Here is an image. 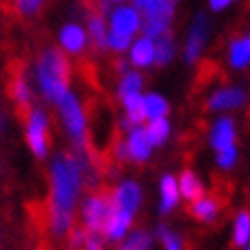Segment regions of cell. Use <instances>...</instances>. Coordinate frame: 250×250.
Instances as JSON below:
<instances>
[{"mask_svg":"<svg viewBox=\"0 0 250 250\" xmlns=\"http://www.w3.org/2000/svg\"><path fill=\"white\" fill-rule=\"evenodd\" d=\"M82 189V169L73 155H57L51 165V208L73 211Z\"/></svg>","mask_w":250,"mask_h":250,"instance_id":"6da1fadb","label":"cell"},{"mask_svg":"<svg viewBox=\"0 0 250 250\" xmlns=\"http://www.w3.org/2000/svg\"><path fill=\"white\" fill-rule=\"evenodd\" d=\"M37 78H39V85L43 94L47 96V100L59 104L67 94V85H69L67 57L59 49L45 51L39 57V63H37Z\"/></svg>","mask_w":250,"mask_h":250,"instance_id":"7a4b0ae2","label":"cell"},{"mask_svg":"<svg viewBox=\"0 0 250 250\" xmlns=\"http://www.w3.org/2000/svg\"><path fill=\"white\" fill-rule=\"evenodd\" d=\"M134 8L141 12V22L146 39H157L169 31V22L175 15V2L171 0H139Z\"/></svg>","mask_w":250,"mask_h":250,"instance_id":"3957f363","label":"cell"},{"mask_svg":"<svg viewBox=\"0 0 250 250\" xmlns=\"http://www.w3.org/2000/svg\"><path fill=\"white\" fill-rule=\"evenodd\" d=\"M110 209H112V195L98 193L85 199L82 214H83V224L87 234H96V236L104 234L108 218H110Z\"/></svg>","mask_w":250,"mask_h":250,"instance_id":"277c9868","label":"cell"},{"mask_svg":"<svg viewBox=\"0 0 250 250\" xmlns=\"http://www.w3.org/2000/svg\"><path fill=\"white\" fill-rule=\"evenodd\" d=\"M59 108H61V116H63L67 132L71 134V139L76 141L78 148H83V143H85V116L82 112L78 98L67 92L63 96V100L59 102Z\"/></svg>","mask_w":250,"mask_h":250,"instance_id":"5b68a950","label":"cell"},{"mask_svg":"<svg viewBox=\"0 0 250 250\" xmlns=\"http://www.w3.org/2000/svg\"><path fill=\"white\" fill-rule=\"evenodd\" d=\"M27 143L37 157L49 153V118L43 110H33L27 118Z\"/></svg>","mask_w":250,"mask_h":250,"instance_id":"8992f818","label":"cell"},{"mask_svg":"<svg viewBox=\"0 0 250 250\" xmlns=\"http://www.w3.org/2000/svg\"><path fill=\"white\" fill-rule=\"evenodd\" d=\"M208 35H209V24L204 12L193 19V24L187 35V45H185V61L187 63H195L197 57L202 55V49L208 43Z\"/></svg>","mask_w":250,"mask_h":250,"instance_id":"52a82bcc","label":"cell"},{"mask_svg":"<svg viewBox=\"0 0 250 250\" xmlns=\"http://www.w3.org/2000/svg\"><path fill=\"white\" fill-rule=\"evenodd\" d=\"M112 31L118 37H124V39H132V35L141 29V12L134 6H120L112 12Z\"/></svg>","mask_w":250,"mask_h":250,"instance_id":"ba28073f","label":"cell"},{"mask_svg":"<svg viewBox=\"0 0 250 250\" xmlns=\"http://www.w3.org/2000/svg\"><path fill=\"white\" fill-rule=\"evenodd\" d=\"M246 104V92L242 87H222V90L214 92L208 100V108L214 112H224V110H234Z\"/></svg>","mask_w":250,"mask_h":250,"instance_id":"9c48e42d","label":"cell"},{"mask_svg":"<svg viewBox=\"0 0 250 250\" xmlns=\"http://www.w3.org/2000/svg\"><path fill=\"white\" fill-rule=\"evenodd\" d=\"M112 202H114V206L118 209L134 216V211L139 209V206L143 202V191L134 181H124L122 185H118V189L112 193Z\"/></svg>","mask_w":250,"mask_h":250,"instance_id":"30bf717a","label":"cell"},{"mask_svg":"<svg viewBox=\"0 0 250 250\" xmlns=\"http://www.w3.org/2000/svg\"><path fill=\"white\" fill-rule=\"evenodd\" d=\"M236 124L232 118L222 116L209 130V145L216 148V153L226 151L230 146H236Z\"/></svg>","mask_w":250,"mask_h":250,"instance_id":"8fae6325","label":"cell"},{"mask_svg":"<svg viewBox=\"0 0 250 250\" xmlns=\"http://www.w3.org/2000/svg\"><path fill=\"white\" fill-rule=\"evenodd\" d=\"M8 92H10V98L15 100L19 114L29 118L31 112H33V110H31V100H33V96H31V87H29L27 80H24L22 71H19V73H15V76H12Z\"/></svg>","mask_w":250,"mask_h":250,"instance_id":"7c38bea8","label":"cell"},{"mask_svg":"<svg viewBox=\"0 0 250 250\" xmlns=\"http://www.w3.org/2000/svg\"><path fill=\"white\" fill-rule=\"evenodd\" d=\"M130 224H132V216L126 214V211H122L114 206V202H112V209H110V218H108V224H106V238L108 240H120L124 234L128 232L130 228Z\"/></svg>","mask_w":250,"mask_h":250,"instance_id":"4fadbf2b","label":"cell"},{"mask_svg":"<svg viewBox=\"0 0 250 250\" xmlns=\"http://www.w3.org/2000/svg\"><path fill=\"white\" fill-rule=\"evenodd\" d=\"M128 155L132 161H136V163H145V161L151 157V143H148L146 139V132L145 128H132L130 134H128Z\"/></svg>","mask_w":250,"mask_h":250,"instance_id":"5bb4252c","label":"cell"},{"mask_svg":"<svg viewBox=\"0 0 250 250\" xmlns=\"http://www.w3.org/2000/svg\"><path fill=\"white\" fill-rule=\"evenodd\" d=\"M177 185H179V195H183L187 202H197V199L204 197V183L199 181V177L193 173V171H183L181 177L177 179Z\"/></svg>","mask_w":250,"mask_h":250,"instance_id":"9a60e30c","label":"cell"},{"mask_svg":"<svg viewBox=\"0 0 250 250\" xmlns=\"http://www.w3.org/2000/svg\"><path fill=\"white\" fill-rule=\"evenodd\" d=\"M61 45H63L69 53H82V49L85 47V33L80 24H65L63 29H61Z\"/></svg>","mask_w":250,"mask_h":250,"instance_id":"2e32d148","label":"cell"},{"mask_svg":"<svg viewBox=\"0 0 250 250\" xmlns=\"http://www.w3.org/2000/svg\"><path fill=\"white\" fill-rule=\"evenodd\" d=\"M179 202V185L173 175H165L161 179V214H169V211L177 206Z\"/></svg>","mask_w":250,"mask_h":250,"instance_id":"e0dca14e","label":"cell"},{"mask_svg":"<svg viewBox=\"0 0 250 250\" xmlns=\"http://www.w3.org/2000/svg\"><path fill=\"white\" fill-rule=\"evenodd\" d=\"M230 65L234 69H244L250 65V39L238 37L230 43Z\"/></svg>","mask_w":250,"mask_h":250,"instance_id":"ac0fdd59","label":"cell"},{"mask_svg":"<svg viewBox=\"0 0 250 250\" xmlns=\"http://www.w3.org/2000/svg\"><path fill=\"white\" fill-rule=\"evenodd\" d=\"M130 59L136 67H148L155 63V45L151 39H139L132 45V51H130Z\"/></svg>","mask_w":250,"mask_h":250,"instance_id":"d6986e66","label":"cell"},{"mask_svg":"<svg viewBox=\"0 0 250 250\" xmlns=\"http://www.w3.org/2000/svg\"><path fill=\"white\" fill-rule=\"evenodd\" d=\"M153 45H155V63L167 65L175 55V41H173L171 33L167 31L163 35H159L157 39H153Z\"/></svg>","mask_w":250,"mask_h":250,"instance_id":"ffe728a7","label":"cell"},{"mask_svg":"<svg viewBox=\"0 0 250 250\" xmlns=\"http://www.w3.org/2000/svg\"><path fill=\"white\" fill-rule=\"evenodd\" d=\"M145 132H146V139H148V143H151V146H161L169 139V132H171L169 120L167 118L151 120L148 122V126L145 128Z\"/></svg>","mask_w":250,"mask_h":250,"instance_id":"44dd1931","label":"cell"},{"mask_svg":"<svg viewBox=\"0 0 250 250\" xmlns=\"http://www.w3.org/2000/svg\"><path fill=\"white\" fill-rule=\"evenodd\" d=\"M122 102H124V108H126V120L130 124H141L146 118V114H145V96L132 94V96L122 98Z\"/></svg>","mask_w":250,"mask_h":250,"instance_id":"7402d4cb","label":"cell"},{"mask_svg":"<svg viewBox=\"0 0 250 250\" xmlns=\"http://www.w3.org/2000/svg\"><path fill=\"white\" fill-rule=\"evenodd\" d=\"M218 211H220V206L214 197H202L191 206V214L202 222H214L218 218Z\"/></svg>","mask_w":250,"mask_h":250,"instance_id":"603a6c76","label":"cell"},{"mask_svg":"<svg viewBox=\"0 0 250 250\" xmlns=\"http://www.w3.org/2000/svg\"><path fill=\"white\" fill-rule=\"evenodd\" d=\"M73 224V211H61V209H53L49 208V226L55 236H63L71 230Z\"/></svg>","mask_w":250,"mask_h":250,"instance_id":"cb8c5ba5","label":"cell"},{"mask_svg":"<svg viewBox=\"0 0 250 250\" xmlns=\"http://www.w3.org/2000/svg\"><path fill=\"white\" fill-rule=\"evenodd\" d=\"M169 112V104L163 96L159 94H148L145 96V114L146 118L151 120H159V118H165Z\"/></svg>","mask_w":250,"mask_h":250,"instance_id":"d4e9b609","label":"cell"},{"mask_svg":"<svg viewBox=\"0 0 250 250\" xmlns=\"http://www.w3.org/2000/svg\"><path fill=\"white\" fill-rule=\"evenodd\" d=\"M87 29H90V37H92L96 49H100V51H102V49L108 47V33H106V24H104L102 15H92Z\"/></svg>","mask_w":250,"mask_h":250,"instance_id":"484cf974","label":"cell"},{"mask_svg":"<svg viewBox=\"0 0 250 250\" xmlns=\"http://www.w3.org/2000/svg\"><path fill=\"white\" fill-rule=\"evenodd\" d=\"M234 244L236 246L250 244V214L248 211H240L234 220Z\"/></svg>","mask_w":250,"mask_h":250,"instance_id":"4316f807","label":"cell"},{"mask_svg":"<svg viewBox=\"0 0 250 250\" xmlns=\"http://www.w3.org/2000/svg\"><path fill=\"white\" fill-rule=\"evenodd\" d=\"M141 87H143V76L136 71H128L124 80L120 82V98H126V96H132V94H141Z\"/></svg>","mask_w":250,"mask_h":250,"instance_id":"83f0119b","label":"cell"},{"mask_svg":"<svg viewBox=\"0 0 250 250\" xmlns=\"http://www.w3.org/2000/svg\"><path fill=\"white\" fill-rule=\"evenodd\" d=\"M151 246H153L151 236L143 230H136L130 234V238L124 242V246L120 250H151Z\"/></svg>","mask_w":250,"mask_h":250,"instance_id":"f1b7e54d","label":"cell"},{"mask_svg":"<svg viewBox=\"0 0 250 250\" xmlns=\"http://www.w3.org/2000/svg\"><path fill=\"white\" fill-rule=\"evenodd\" d=\"M157 234H159L161 242H163L165 250H183L181 238H179L177 234H173L171 230H167L165 226H159V228H157Z\"/></svg>","mask_w":250,"mask_h":250,"instance_id":"f546056e","label":"cell"},{"mask_svg":"<svg viewBox=\"0 0 250 250\" xmlns=\"http://www.w3.org/2000/svg\"><path fill=\"white\" fill-rule=\"evenodd\" d=\"M236 161H238V148L236 146H230L226 151L216 153V163L220 169H232L236 165Z\"/></svg>","mask_w":250,"mask_h":250,"instance_id":"4dcf8cb0","label":"cell"},{"mask_svg":"<svg viewBox=\"0 0 250 250\" xmlns=\"http://www.w3.org/2000/svg\"><path fill=\"white\" fill-rule=\"evenodd\" d=\"M85 244V232L82 228H73L69 234V248L71 250H82Z\"/></svg>","mask_w":250,"mask_h":250,"instance_id":"1f68e13d","label":"cell"},{"mask_svg":"<svg viewBox=\"0 0 250 250\" xmlns=\"http://www.w3.org/2000/svg\"><path fill=\"white\" fill-rule=\"evenodd\" d=\"M41 6H43L41 2H33V0H22V2L15 4L19 15H35V12H39Z\"/></svg>","mask_w":250,"mask_h":250,"instance_id":"d6a6232c","label":"cell"},{"mask_svg":"<svg viewBox=\"0 0 250 250\" xmlns=\"http://www.w3.org/2000/svg\"><path fill=\"white\" fill-rule=\"evenodd\" d=\"M108 45L114 49V51H124V49H128L130 39H124V37H118L114 33H110L108 35Z\"/></svg>","mask_w":250,"mask_h":250,"instance_id":"836d02e7","label":"cell"},{"mask_svg":"<svg viewBox=\"0 0 250 250\" xmlns=\"http://www.w3.org/2000/svg\"><path fill=\"white\" fill-rule=\"evenodd\" d=\"M83 250H102V240L96 234H85V244Z\"/></svg>","mask_w":250,"mask_h":250,"instance_id":"e575fe53","label":"cell"},{"mask_svg":"<svg viewBox=\"0 0 250 250\" xmlns=\"http://www.w3.org/2000/svg\"><path fill=\"white\" fill-rule=\"evenodd\" d=\"M116 159L118 161H128L130 159V155H128V146H126V143H118V146H116Z\"/></svg>","mask_w":250,"mask_h":250,"instance_id":"d590c367","label":"cell"},{"mask_svg":"<svg viewBox=\"0 0 250 250\" xmlns=\"http://www.w3.org/2000/svg\"><path fill=\"white\" fill-rule=\"evenodd\" d=\"M228 6H230V0H211V2H209V8L214 12H220V10L228 8Z\"/></svg>","mask_w":250,"mask_h":250,"instance_id":"8d00e7d4","label":"cell"},{"mask_svg":"<svg viewBox=\"0 0 250 250\" xmlns=\"http://www.w3.org/2000/svg\"><path fill=\"white\" fill-rule=\"evenodd\" d=\"M6 175H8V165H6V159H4L2 155H0V183H4Z\"/></svg>","mask_w":250,"mask_h":250,"instance_id":"74e56055","label":"cell"},{"mask_svg":"<svg viewBox=\"0 0 250 250\" xmlns=\"http://www.w3.org/2000/svg\"><path fill=\"white\" fill-rule=\"evenodd\" d=\"M4 130H6V112L2 110V106H0V134Z\"/></svg>","mask_w":250,"mask_h":250,"instance_id":"f35d334b","label":"cell"},{"mask_svg":"<svg viewBox=\"0 0 250 250\" xmlns=\"http://www.w3.org/2000/svg\"><path fill=\"white\" fill-rule=\"evenodd\" d=\"M116 69L122 71V73H124V71L128 73V63H126V61H122V59H118V61H116Z\"/></svg>","mask_w":250,"mask_h":250,"instance_id":"ab89813d","label":"cell"},{"mask_svg":"<svg viewBox=\"0 0 250 250\" xmlns=\"http://www.w3.org/2000/svg\"><path fill=\"white\" fill-rule=\"evenodd\" d=\"M2 236H4V234H2V228H0V240H2Z\"/></svg>","mask_w":250,"mask_h":250,"instance_id":"60d3db41","label":"cell"},{"mask_svg":"<svg viewBox=\"0 0 250 250\" xmlns=\"http://www.w3.org/2000/svg\"><path fill=\"white\" fill-rule=\"evenodd\" d=\"M246 250H250V244H248V246H246Z\"/></svg>","mask_w":250,"mask_h":250,"instance_id":"b9f144b4","label":"cell"},{"mask_svg":"<svg viewBox=\"0 0 250 250\" xmlns=\"http://www.w3.org/2000/svg\"><path fill=\"white\" fill-rule=\"evenodd\" d=\"M248 39H250V37H248Z\"/></svg>","mask_w":250,"mask_h":250,"instance_id":"7bdbcfd3","label":"cell"}]
</instances>
